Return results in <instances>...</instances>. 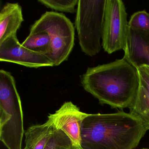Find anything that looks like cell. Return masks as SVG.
<instances>
[{"mask_svg": "<svg viewBox=\"0 0 149 149\" xmlns=\"http://www.w3.org/2000/svg\"><path fill=\"white\" fill-rule=\"evenodd\" d=\"M81 83L100 104L120 109L130 108L140 85L137 69L124 57L88 68Z\"/></svg>", "mask_w": 149, "mask_h": 149, "instance_id": "cell-1", "label": "cell"}, {"mask_svg": "<svg viewBox=\"0 0 149 149\" xmlns=\"http://www.w3.org/2000/svg\"><path fill=\"white\" fill-rule=\"evenodd\" d=\"M149 129L131 113L89 114L81 127L83 149H133Z\"/></svg>", "mask_w": 149, "mask_h": 149, "instance_id": "cell-2", "label": "cell"}, {"mask_svg": "<svg viewBox=\"0 0 149 149\" xmlns=\"http://www.w3.org/2000/svg\"><path fill=\"white\" fill-rule=\"evenodd\" d=\"M25 134L20 97L14 77L0 70V139L8 149H22Z\"/></svg>", "mask_w": 149, "mask_h": 149, "instance_id": "cell-3", "label": "cell"}, {"mask_svg": "<svg viewBox=\"0 0 149 149\" xmlns=\"http://www.w3.org/2000/svg\"><path fill=\"white\" fill-rule=\"evenodd\" d=\"M47 33L50 39L46 55L58 66L68 60L74 46L75 29L71 21L62 13L46 12L31 26L29 34Z\"/></svg>", "mask_w": 149, "mask_h": 149, "instance_id": "cell-4", "label": "cell"}, {"mask_svg": "<svg viewBox=\"0 0 149 149\" xmlns=\"http://www.w3.org/2000/svg\"><path fill=\"white\" fill-rule=\"evenodd\" d=\"M106 0H78L75 25L82 51L93 56L101 51Z\"/></svg>", "mask_w": 149, "mask_h": 149, "instance_id": "cell-5", "label": "cell"}, {"mask_svg": "<svg viewBox=\"0 0 149 149\" xmlns=\"http://www.w3.org/2000/svg\"><path fill=\"white\" fill-rule=\"evenodd\" d=\"M127 16L122 0H106L102 45L109 54L125 49L129 22Z\"/></svg>", "mask_w": 149, "mask_h": 149, "instance_id": "cell-6", "label": "cell"}, {"mask_svg": "<svg viewBox=\"0 0 149 149\" xmlns=\"http://www.w3.org/2000/svg\"><path fill=\"white\" fill-rule=\"evenodd\" d=\"M0 61L34 68L54 66L46 55L23 47L16 34L12 35L0 42Z\"/></svg>", "mask_w": 149, "mask_h": 149, "instance_id": "cell-7", "label": "cell"}, {"mask_svg": "<svg viewBox=\"0 0 149 149\" xmlns=\"http://www.w3.org/2000/svg\"><path fill=\"white\" fill-rule=\"evenodd\" d=\"M89 114L81 111L72 102H66L54 113L49 114L47 120L56 130L63 132L73 145L81 146V127Z\"/></svg>", "mask_w": 149, "mask_h": 149, "instance_id": "cell-8", "label": "cell"}, {"mask_svg": "<svg viewBox=\"0 0 149 149\" xmlns=\"http://www.w3.org/2000/svg\"><path fill=\"white\" fill-rule=\"evenodd\" d=\"M124 57L137 69L149 67V31L128 26Z\"/></svg>", "mask_w": 149, "mask_h": 149, "instance_id": "cell-9", "label": "cell"}, {"mask_svg": "<svg viewBox=\"0 0 149 149\" xmlns=\"http://www.w3.org/2000/svg\"><path fill=\"white\" fill-rule=\"evenodd\" d=\"M23 21L22 8L19 3H6L0 13V42L16 34Z\"/></svg>", "mask_w": 149, "mask_h": 149, "instance_id": "cell-10", "label": "cell"}, {"mask_svg": "<svg viewBox=\"0 0 149 149\" xmlns=\"http://www.w3.org/2000/svg\"><path fill=\"white\" fill-rule=\"evenodd\" d=\"M56 129L48 120L31 125L25 132L26 149H44Z\"/></svg>", "mask_w": 149, "mask_h": 149, "instance_id": "cell-11", "label": "cell"}, {"mask_svg": "<svg viewBox=\"0 0 149 149\" xmlns=\"http://www.w3.org/2000/svg\"><path fill=\"white\" fill-rule=\"evenodd\" d=\"M130 113L140 118L149 129V93L140 86Z\"/></svg>", "mask_w": 149, "mask_h": 149, "instance_id": "cell-12", "label": "cell"}, {"mask_svg": "<svg viewBox=\"0 0 149 149\" xmlns=\"http://www.w3.org/2000/svg\"><path fill=\"white\" fill-rule=\"evenodd\" d=\"M50 42V38L47 33H40L29 34L22 45L30 50L46 55L49 50Z\"/></svg>", "mask_w": 149, "mask_h": 149, "instance_id": "cell-13", "label": "cell"}, {"mask_svg": "<svg viewBox=\"0 0 149 149\" xmlns=\"http://www.w3.org/2000/svg\"><path fill=\"white\" fill-rule=\"evenodd\" d=\"M38 1L47 8L73 13L76 12L75 6L78 4V0H38Z\"/></svg>", "mask_w": 149, "mask_h": 149, "instance_id": "cell-14", "label": "cell"}, {"mask_svg": "<svg viewBox=\"0 0 149 149\" xmlns=\"http://www.w3.org/2000/svg\"><path fill=\"white\" fill-rule=\"evenodd\" d=\"M72 146L71 140L63 132L55 130L44 149H70Z\"/></svg>", "mask_w": 149, "mask_h": 149, "instance_id": "cell-15", "label": "cell"}, {"mask_svg": "<svg viewBox=\"0 0 149 149\" xmlns=\"http://www.w3.org/2000/svg\"><path fill=\"white\" fill-rule=\"evenodd\" d=\"M128 26L133 29L149 31V13L145 10L135 13L131 17Z\"/></svg>", "mask_w": 149, "mask_h": 149, "instance_id": "cell-16", "label": "cell"}, {"mask_svg": "<svg viewBox=\"0 0 149 149\" xmlns=\"http://www.w3.org/2000/svg\"><path fill=\"white\" fill-rule=\"evenodd\" d=\"M140 86L144 88L149 93V67L143 66L138 68Z\"/></svg>", "mask_w": 149, "mask_h": 149, "instance_id": "cell-17", "label": "cell"}, {"mask_svg": "<svg viewBox=\"0 0 149 149\" xmlns=\"http://www.w3.org/2000/svg\"><path fill=\"white\" fill-rule=\"evenodd\" d=\"M70 149H83L81 146H76L72 145V147Z\"/></svg>", "mask_w": 149, "mask_h": 149, "instance_id": "cell-18", "label": "cell"}, {"mask_svg": "<svg viewBox=\"0 0 149 149\" xmlns=\"http://www.w3.org/2000/svg\"><path fill=\"white\" fill-rule=\"evenodd\" d=\"M148 149V148H142V149Z\"/></svg>", "mask_w": 149, "mask_h": 149, "instance_id": "cell-19", "label": "cell"}, {"mask_svg": "<svg viewBox=\"0 0 149 149\" xmlns=\"http://www.w3.org/2000/svg\"><path fill=\"white\" fill-rule=\"evenodd\" d=\"M25 149V148H24V149Z\"/></svg>", "mask_w": 149, "mask_h": 149, "instance_id": "cell-20", "label": "cell"}]
</instances>
